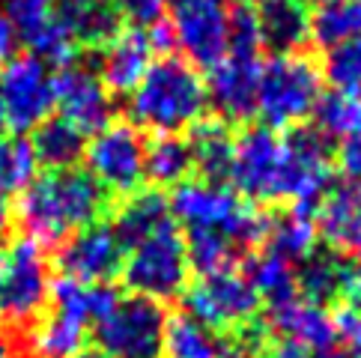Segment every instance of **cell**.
<instances>
[{
  "mask_svg": "<svg viewBox=\"0 0 361 358\" xmlns=\"http://www.w3.org/2000/svg\"><path fill=\"white\" fill-rule=\"evenodd\" d=\"M195 173V152L183 135H156L147 144V183L152 188H176Z\"/></svg>",
  "mask_w": 361,
  "mask_h": 358,
  "instance_id": "cell-25",
  "label": "cell"
},
{
  "mask_svg": "<svg viewBox=\"0 0 361 358\" xmlns=\"http://www.w3.org/2000/svg\"><path fill=\"white\" fill-rule=\"evenodd\" d=\"M254 9L263 45L272 48V54H293L311 42V9L305 0H260Z\"/></svg>",
  "mask_w": 361,
  "mask_h": 358,
  "instance_id": "cell-20",
  "label": "cell"
},
{
  "mask_svg": "<svg viewBox=\"0 0 361 358\" xmlns=\"http://www.w3.org/2000/svg\"><path fill=\"white\" fill-rule=\"evenodd\" d=\"M111 209V195L81 168L45 171L21 191L16 221L33 242H66L78 230L99 224Z\"/></svg>",
  "mask_w": 361,
  "mask_h": 358,
  "instance_id": "cell-2",
  "label": "cell"
},
{
  "mask_svg": "<svg viewBox=\"0 0 361 358\" xmlns=\"http://www.w3.org/2000/svg\"><path fill=\"white\" fill-rule=\"evenodd\" d=\"M206 81L183 57H159L128 93V123L135 129H149L156 135L188 132L206 117Z\"/></svg>",
  "mask_w": 361,
  "mask_h": 358,
  "instance_id": "cell-3",
  "label": "cell"
},
{
  "mask_svg": "<svg viewBox=\"0 0 361 358\" xmlns=\"http://www.w3.org/2000/svg\"><path fill=\"white\" fill-rule=\"evenodd\" d=\"M120 275H123V284L132 290V296H144L159 304L183 296L188 287L191 266L185 257V242L179 236L176 224L164 227L161 233L128 248Z\"/></svg>",
  "mask_w": 361,
  "mask_h": 358,
  "instance_id": "cell-6",
  "label": "cell"
},
{
  "mask_svg": "<svg viewBox=\"0 0 361 358\" xmlns=\"http://www.w3.org/2000/svg\"><path fill=\"white\" fill-rule=\"evenodd\" d=\"M334 323V343H341L343 350L361 352V311L338 304V311L331 314Z\"/></svg>",
  "mask_w": 361,
  "mask_h": 358,
  "instance_id": "cell-37",
  "label": "cell"
},
{
  "mask_svg": "<svg viewBox=\"0 0 361 358\" xmlns=\"http://www.w3.org/2000/svg\"><path fill=\"white\" fill-rule=\"evenodd\" d=\"M6 132V113H4V101H0V137Z\"/></svg>",
  "mask_w": 361,
  "mask_h": 358,
  "instance_id": "cell-47",
  "label": "cell"
},
{
  "mask_svg": "<svg viewBox=\"0 0 361 358\" xmlns=\"http://www.w3.org/2000/svg\"><path fill=\"white\" fill-rule=\"evenodd\" d=\"M341 275H343L341 254H334V251H314L311 257L295 266V290H299V299L322 304V308H326L329 302L338 299Z\"/></svg>",
  "mask_w": 361,
  "mask_h": 358,
  "instance_id": "cell-30",
  "label": "cell"
},
{
  "mask_svg": "<svg viewBox=\"0 0 361 358\" xmlns=\"http://www.w3.org/2000/svg\"><path fill=\"white\" fill-rule=\"evenodd\" d=\"M0 358H21V350L16 343V335L6 328H0Z\"/></svg>",
  "mask_w": 361,
  "mask_h": 358,
  "instance_id": "cell-42",
  "label": "cell"
},
{
  "mask_svg": "<svg viewBox=\"0 0 361 358\" xmlns=\"http://www.w3.org/2000/svg\"><path fill=\"white\" fill-rule=\"evenodd\" d=\"M242 275L248 278L257 299L266 302L269 308L299 296V290H295V266L278 257V254H272L269 248H257L251 257L245 260Z\"/></svg>",
  "mask_w": 361,
  "mask_h": 358,
  "instance_id": "cell-27",
  "label": "cell"
},
{
  "mask_svg": "<svg viewBox=\"0 0 361 358\" xmlns=\"http://www.w3.org/2000/svg\"><path fill=\"white\" fill-rule=\"evenodd\" d=\"M263 30L257 9L248 0L230 6V21H227V54L233 57H260L263 51Z\"/></svg>",
  "mask_w": 361,
  "mask_h": 358,
  "instance_id": "cell-35",
  "label": "cell"
},
{
  "mask_svg": "<svg viewBox=\"0 0 361 358\" xmlns=\"http://www.w3.org/2000/svg\"><path fill=\"white\" fill-rule=\"evenodd\" d=\"M260 358H311V352H305L290 340H278V343H266Z\"/></svg>",
  "mask_w": 361,
  "mask_h": 358,
  "instance_id": "cell-41",
  "label": "cell"
},
{
  "mask_svg": "<svg viewBox=\"0 0 361 358\" xmlns=\"http://www.w3.org/2000/svg\"><path fill=\"white\" fill-rule=\"evenodd\" d=\"M319 75L341 93H361V36L326 51Z\"/></svg>",
  "mask_w": 361,
  "mask_h": 358,
  "instance_id": "cell-34",
  "label": "cell"
},
{
  "mask_svg": "<svg viewBox=\"0 0 361 358\" xmlns=\"http://www.w3.org/2000/svg\"><path fill=\"white\" fill-rule=\"evenodd\" d=\"M341 304L361 311V263L343 260V275H341Z\"/></svg>",
  "mask_w": 361,
  "mask_h": 358,
  "instance_id": "cell-39",
  "label": "cell"
},
{
  "mask_svg": "<svg viewBox=\"0 0 361 358\" xmlns=\"http://www.w3.org/2000/svg\"><path fill=\"white\" fill-rule=\"evenodd\" d=\"M36 156L27 137H0V195H18L36 179Z\"/></svg>",
  "mask_w": 361,
  "mask_h": 358,
  "instance_id": "cell-33",
  "label": "cell"
},
{
  "mask_svg": "<svg viewBox=\"0 0 361 358\" xmlns=\"http://www.w3.org/2000/svg\"><path fill=\"white\" fill-rule=\"evenodd\" d=\"M126 251L114 236L108 221L90 224L69 236L57 251L60 278L78 280V284H111L120 275Z\"/></svg>",
  "mask_w": 361,
  "mask_h": 358,
  "instance_id": "cell-14",
  "label": "cell"
},
{
  "mask_svg": "<svg viewBox=\"0 0 361 358\" xmlns=\"http://www.w3.org/2000/svg\"><path fill=\"white\" fill-rule=\"evenodd\" d=\"M183 314L197 319L206 328L215 331H236L251 326L260 314V299L242 268H227L218 275H206L183 292Z\"/></svg>",
  "mask_w": 361,
  "mask_h": 358,
  "instance_id": "cell-10",
  "label": "cell"
},
{
  "mask_svg": "<svg viewBox=\"0 0 361 358\" xmlns=\"http://www.w3.org/2000/svg\"><path fill=\"white\" fill-rule=\"evenodd\" d=\"M84 338H87L84 319H78L63 308H54L36 326L33 352L36 358H78L84 352Z\"/></svg>",
  "mask_w": 361,
  "mask_h": 358,
  "instance_id": "cell-28",
  "label": "cell"
},
{
  "mask_svg": "<svg viewBox=\"0 0 361 358\" xmlns=\"http://www.w3.org/2000/svg\"><path fill=\"white\" fill-rule=\"evenodd\" d=\"M167 200H171L173 224L179 221L185 233L188 230H215V233L230 236L242 251L260 248L266 242L269 215L254 209L227 183L188 179V183L176 185Z\"/></svg>",
  "mask_w": 361,
  "mask_h": 358,
  "instance_id": "cell-4",
  "label": "cell"
},
{
  "mask_svg": "<svg viewBox=\"0 0 361 358\" xmlns=\"http://www.w3.org/2000/svg\"><path fill=\"white\" fill-rule=\"evenodd\" d=\"M6 21L12 24L18 42L42 60L45 66H69L78 57V45L57 18L54 0H6Z\"/></svg>",
  "mask_w": 361,
  "mask_h": 358,
  "instance_id": "cell-13",
  "label": "cell"
},
{
  "mask_svg": "<svg viewBox=\"0 0 361 358\" xmlns=\"http://www.w3.org/2000/svg\"><path fill=\"white\" fill-rule=\"evenodd\" d=\"M317 4H319V0H317Z\"/></svg>",
  "mask_w": 361,
  "mask_h": 358,
  "instance_id": "cell-49",
  "label": "cell"
},
{
  "mask_svg": "<svg viewBox=\"0 0 361 358\" xmlns=\"http://www.w3.org/2000/svg\"><path fill=\"white\" fill-rule=\"evenodd\" d=\"M16 48H18V36L12 30V24L6 21V16H0V66L16 57Z\"/></svg>",
  "mask_w": 361,
  "mask_h": 358,
  "instance_id": "cell-40",
  "label": "cell"
},
{
  "mask_svg": "<svg viewBox=\"0 0 361 358\" xmlns=\"http://www.w3.org/2000/svg\"><path fill=\"white\" fill-rule=\"evenodd\" d=\"M152 54L156 51L147 30H120L108 45L99 48V81L105 84L108 93L128 96L152 66Z\"/></svg>",
  "mask_w": 361,
  "mask_h": 358,
  "instance_id": "cell-18",
  "label": "cell"
},
{
  "mask_svg": "<svg viewBox=\"0 0 361 358\" xmlns=\"http://www.w3.org/2000/svg\"><path fill=\"white\" fill-rule=\"evenodd\" d=\"M164 227H173V215H171V200L164 191L159 188H137L135 195L123 197V203L114 212L111 230L123 251L140 245L144 239L161 233Z\"/></svg>",
  "mask_w": 361,
  "mask_h": 358,
  "instance_id": "cell-19",
  "label": "cell"
},
{
  "mask_svg": "<svg viewBox=\"0 0 361 358\" xmlns=\"http://www.w3.org/2000/svg\"><path fill=\"white\" fill-rule=\"evenodd\" d=\"M343 254H346V257H350V260L361 263V221H358V227H355V233L350 236V242H346Z\"/></svg>",
  "mask_w": 361,
  "mask_h": 358,
  "instance_id": "cell-43",
  "label": "cell"
},
{
  "mask_svg": "<svg viewBox=\"0 0 361 358\" xmlns=\"http://www.w3.org/2000/svg\"><path fill=\"white\" fill-rule=\"evenodd\" d=\"M167 358H227V335L206 328L188 314L167 316L164 350Z\"/></svg>",
  "mask_w": 361,
  "mask_h": 358,
  "instance_id": "cell-26",
  "label": "cell"
},
{
  "mask_svg": "<svg viewBox=\"0 0 361 358\" xmlns=\"http://www.w3.org/2000/svg\"><path fill=\"white\" fill-rule=\"evenodd\" d=\"M167 316L164 304L152 299L120 296L111 314L96 323V350L108 358H161Z\"/></svg>",
  "mask_w": 361,
  "mask_h": 358,
  "instance_id": "cell-7",
  "label": "cell"
},
{
  "mask_svg": "<svg viewBox=\"0 0 361 358\" xmlns=\"http://www.w3.org/2000/svg\"><path fill=\"white\" fill-rule=\"evenodd\" d=\"M334 168L350 183H361V137L334 144Z\"/></svg>",
  "mask_w": 361,
  "mask_h": 358,
  "instance_id": "cell-38",
  "label": "cell"
},
{
  "mask_svg": "<svg viewBox=\"0 0 361 358\" xmlns=\"http://www.w3.org/2000/svg\"><path fill=\"white\" fill-rule=\"evenodd\" d=\"M60 24L78 48H102L120 33L123 18L105 0H60L54 4Z\"/></svg>",
  "mask_w": 361,
  "mask_h": 358,
  "instance_id": "cell-21",
  "label": "cell"
},
{
  "mask_svg": "<svg viewBox=\"0 0 361 358\" xmlns=\"http://www.w3.org/2000/svg\"><path fill=\"white\" fill-rule=\"evenodd\" d=\"M361 36V0H319L311 9V42L334 48Z\"/></svg>",
  "mask_w": 361,
  "mask_h": 358,
  "instance_id": "cell-29",
  "label": "cell"
},
{
  "mask_svg": "<svg viewBox=\"0 0 361 358\" xmlns=\"http://www.w3.org/2000/svg\"><path fill=\"white\" fill-rule=\"evenodd\" d=\"M9 215H12V209H9V197L0 195V230L9 224Z\"/></svg>",
  "mask_w": 361,
  "mask_h": 358,
  "instance_id": "cell-45",
  "label": "cell"
},
{
  "mask_svg": "<svg viewBox=\"0 0 361 358\" xmlns=\"http://www.w3.org/2000/svg\"><path fill=\"white\" fill-rule=\"evenodd\" d=\"M317 358H361V352L343 350V347H331V350H326V352H319Z\"/></svg>",
  "mask_w": 361,
  "mask_h": 358,
  "instance_id": "cell-44",
  "label": "cell"
},
{
  "mask_svg": "<svg viewBox=\"0 0 361 358\" xmlns=\"http://www.w3.org/2000/svg\"><path fill=\"white\" fill-rule=\"evenodd\" d=\"M164 18L171 24L173 48L183 51V60L195 69H212L227 57L230 6L224 0H171Z\"/></svg>",
  "mask_w": 361,
  "mask_h": 358,
  "instance_id": "cell-12",
  "label": "cell"
},
{
  "mask_svg": "<svg viewBox=\"0 0 361 358\" xmlns=\"http://www.w3.org/2000/svg\"><path fill=\"white\" fill-rule=\"evenodd\" d=\"M4 251H6V248H4V239H0V263H4Z\"/></svg>",
  "mask_w": 361,
  "mask_h": 358,
  "instance_id": "cell-48",
  "label": "cell"
},
{
  "mask_svg": "<svg viewBox=\"0 0 361 358\" xmlns=\"http://www.w3.org/2000/svg\"><path fill=\"white\" fill-rule=\"evenodd\" d=\"M331 173L334 144L311 125H299L287 135L248 125L233 140L230 188L239 197L314 212L329 195Z\"/></svg>",
  "mask_w": 361,
  "mask_h": 358,
  "instance_id": "cell-1",
  "label": "cell"
},
{
  "mask_svg": "<svg viewBox=\"0 0 361 358\" xmlns=\"http://www.w3.org/2000/svg\"><path fill=\"white\" fill-rule=\"evenodd\" d=\"M183 242H185L188 266L195 268L200 278L236 268L239 257L245 254L233 239L224 236V233H215V230H188L183 236Z\"/></svg>",
  "mask_w": 361,
  "mask_h": 358,
  "instance_id": "cell-31",
  "label": "cell"
},
{
  "mask_svg": "<svg viewBox=\"0 0 361 358\" xmlns=\"http://www.w3.org/2000/svg\"><path fill=\"white\" fill-rule=\"evenodd\" d=\"M0 101L6 113V129L16 135L36 132L54 111V75L51 66L33 54L12 57L0 69Z\"/></svg>",
  "mask_w": 361,
  "mask_h": 358,
  "instance_id": "cell-11",
  "label": "cell"
},
{
  "mask_svg": "<svg viewBox=\"0 0 361 358\" xmlns=\"http://www.w3.org/2000/svg\"><path fill=\"white\" fill-rule=\"evenodd\" d=\"M51 299V268L39 242L18 236L0 263V319L27 323Z\"/></svg>",
  "mask_w": 361,
  "mask_h": 358,
  "instance_id": "cell-9",
  "label": "cell"
},
{
  "mask_svg": "<svg viewBox=\"0 0 361 358\" xmlns=\"http://www.w3.org/2000/svg\"><path fill=\"white\" fill-rule=\"evenodd\" d=\"M87 173L111 197H128L147 183V140L132 123H111L84 149Z\"/></svg>",
  "mask_w": 361,
  "mask_h": 358,
  "instance_id": "cell-8",
  "label": "cell"
},
{
  "mask_svg": "<svg viewBox=\"0 0 361 358\" xmlns=\"http://www.w3.org/2000/svg\"><path fill=\"white\" fill-rule=\"evenodd\" d=\"M167 4H171V0H114V9H117V16L132 24V27L149 30L152 24H159L167 16Z\"/></svg>",
  "mask_w": 361,
  "mask_h": 358,
  "instance_id": "cell-36",
  "label": "cell"
},
{
  "mask_svg": "<svg viewBox=\"0 0 361 358\" xmlns=\"http://www.w3.org/2000/svg\"><path fill=\"white\" fill-rule=\"evenodd\" d=\"M36 164L45 171H69L84 159L87 135L60 117H48L30 137Z\"/></svg>",
  "mask_w": 361,
  "mask_h": 358,
  "instance_id": "cell-24",
  "label": "cell"
},
{
  "mask_svg": "<svg viewBox=\"0 0 361 358\" xmlns=\"http://www.w3.org/2000/svg\"><path fill=\"white\" fill-rule=\"evenodd\" d=\"M263 326L269 328V335H278L281 340H290V343L302 347L311 355H319V352L334 347L331 314L322 308V304L305 302L299 296L266 308Z\"/></svg>",
  "mask_w": 361,
  "mask_h": 358,
  "instance_id": "cell-17",
  "label": "cell"
},
{
  "mask_svg": "<svg viewBox=\"0 0 361 358\" xmlns=\"http://www.w3.org/2000/svg\"><path fill=\"white\" fill-rule=\"evenodd\" d=\"M78 358H108L105 352H102V350H84Z\"/></svg>",
  "mask_w": 361,
  "mask_h": 358,
  "instance_id": "cell-46",
  "label": "cell"
},
{
  "mask_svg": "<svg viewBox=\"0 0 361 358\" xmlns=\"http://www.w3.org/2000/svg\"><path fill=\"white\" fill-rule=\"evenodd\" d=\"M314 129L326 135L331 144L341 140H353L361 137V93H331L319 96L317 111H314Z\"/></svg>",
  "mask_w": 361,
  "mask_h": 358,
  "instance_id": "cell-32",
  "label": "cell"
},
{
  "mask_svg": "<svg viewBox=\"0 0 361 358\" xmlns=\"http://www.w3.org/2000/svg\"><path fill=\"white\" fill-rule=\"evenodd\" d=\"M185 140L191 152H195V171L200 173V179L227 183L230 161H233V140H236L230 125L212 113V117H203L191 125Z\"/></svg>",
  "mask_w": 361,
  "mask_h": 358,
  "instance_id": "cell-22",
  "label": "cell"
},
{
  "mask_svg": "<svg viewBox=\"0 0 361 358\" xmlns=\"http://www.w3.org/2000/svg\"><path fill=\"white\" fill-rule=\"evenodd\" d=\"M54 108L60 111V120L72 123L84 135H96L114 123L111 93L96 72L78 63H69L54 75Z\"/></svg>",
  "mask_w": 361,
  "mask_h": 358,
  "instance_id": "cell-15",
  "label": "cell"
},
{
  "mask_svg": "<svg viewBox=\"0 0 361 358\" xmlns=\"http://www.w3.org/2000/svg\"><path fill=\"white\" fill-rule=\"evenodd\" d=\"M317 242H319V233H317L314 212L287 206L275 215H269L263 248L278 254V257H283L287 263L299 266L302 260H307L317 251Z\"/></svg>",
  "mask_w": 361,
  "mask_h": 358,
  "instance_id": "cell-23",
  "label": "cell"
},
{
  "mask_svg": "<svg viewBox=\"0 0 361 358\" xmlns=\"http://www.w3.org/2000/svg\"><path fill=\"white\" fill-rule=\"evenodd\" d=\"M260 57L227 54L209 69L206 99L215 108V117L230 123H248L257 117V87H260Z\"/></svg>",
  "mask_w": 361,
  "mask_h": 358,
  "instance_id": "cell-16",
  "label": "cell"
},
{
  "mask_svg": "<svg viewBox=\"0 0 361 358\" xmlns=\"http://www.w3.org/2000/svg\"><path fill=\"white\" fill-rule=\"evenodd\" d=\"M322 96L319 63L305 51L293 54H269L260 63V87H257V117L272 132H293L314 117Z\"/></svg>",
  "mask_w": 361,
  "mask_h": 358,
  "instance_id": "cell-5",
  "label": "cell"
}]
</instances>
